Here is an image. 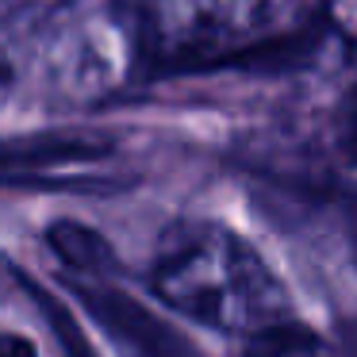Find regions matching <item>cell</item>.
Segmentation results:
<instances>
[{"label": "cell", "instance_id": "1", "mask_svg": "<svg viewBox=\"0 0 357 357\" xmlns=\"http://www.w3.org/2000/svg\"><path fill=\"white\" fill-rule=\"evenodd\" d=\"M150 288L177 315L238 338L292 315L288 288L273 265L242 234L211 219H185L162 234Z\"/></svg>", "mask_w": 357, "mask_h": 357}, {"label": "cell", "instance_id": "2", "mask_svg": "<svg viewBox=\"0 0 357 357\" xmlns=\"http://www.w3.org/2000/svg\"><path fill=\"white\" fill-rule=\"evenodd\" d=\"M142 47L162 58H219L257 47L300 0H116Z\"/></svg>", "mask_w": 357, "mask_h": 357}, {"label": "cell", "instance_id": "3", "mask_svg": "<svg viewBox=\"0 0 357 357\" xmlns=\"http://www.w3.org/2000/svg\"><path fill=\"white\" fill-rule=\"evenodd\" d=\"M242 357H338V354L315 326L288 315L250 334Z\"/></svg>", "mask_w": 357, "mask_h": 357}, {"label": "cell", "instance_id": "4", "mask_svg": "<svg viewBox=\"0 0 357 357\" xmlns=\"http://www.w3.org/2000/svg\"><path fill=\"white\" fill-rule=\"evenodd\" d=\"M50 250L58 254V261L70 273H85V277H100L104 269H112V250L96 231L81 223H54L50 227Z\"/></svg>", "mask_w": 357, "mask_h": 357}, {"label": "cell", "instance_id": "5", "mask_svg": "<svg viewBox=\"0 0 357 357\" xmlns=\"http://www.w3.org/2000/svg\"><path fill=\"white\" fill-rule=\"evenodd\" d=\"M24 284H27V280H24ZM27 292H31V300H39V303H43V315L50 319V326H54V334H58V342H62L66 354H70V357H93V354L85 349V334H81V326L73 323L70 315H66L62 303H58L54 296L43 292L39 284H27Z\"/></svg>", "mask_w": 357, "mask_h": 357}, {"label": "cell", "instance_id": "6", "mask_svg": "<svg viewBox=\"0 0 357 357\" xmlns=\"http://www.w3.org/2000/svg\"><path fill=\"white\" fill-rule=\"evenodd\" d=\"M0 357H39L24 334H0Z\"/></svg>", "mask_w": 357, "mask_h": 357}, {"label": "cell", "instance_id": "7", "mask_svg": "<svg viewBox=\"0 0 357 357\" xmlns=\"http://www.w3.org/2000/svg\"><path fill=\"white\" fill-rule=\"evenodd\" d=\"M66 0H0V12H50Z\"/></svg>", "mask_w": 357, "mask_h": 357}, {"label": "cell", "instance_id": "8", "mask_svg": "<svg viewBox=\"0 0 357 357\" xmlns=\"http://www.w3.org/2000/svg\"><path fill=\"white\" fill-rule=\"evenodd\" d=\"M8 89H12V66L4 58V50H0V96H8Z\"/></svg>", "mask_w": 357, "mask_h": 357}]
</instances>
